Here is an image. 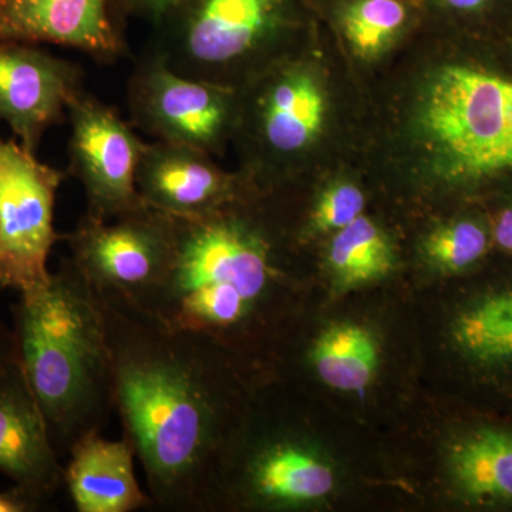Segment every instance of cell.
Here are the masks:
<instances>
[{"mask_svg": "<svg viewBox=\"0 0 512 512\" xmlns=\"http://www.w3.org/2000/svg\"><path fill=\"white\" fill-rule=\"evenodd\" d=\"M97 292L113 356L114 410L154 507L211 510L237 440L228 350L167 328L119 293Z\"/></svg>", "mask_w": 512, "mask_h": 512, "instance_id": "obj_1", "label": "cell"}, {"mask_svg": "<svg viewBox=\"0 0 512 512\" xmlns=\"http://www.w3.org/2000/svg\"><path fill=\"white\" fill-rule=\"evenodd\" d=\"M16 363L60 458L114 409L113 356L99 292L70 256L12 306Z\"/></svg>", "mask_w": 512, "mask_h": 512, "instance_id": "obj_2", "label": "cell"}, {"mask_svg": "<svg viewBox=\"0 0 512 512\" xmlns=\"http://www.w3.org/2000/svg\"><path fill=\"white\" fill-rule=\"evenodd\" d=\"M171 217L163 276L133 299L167 328L227 349L252 330L279 284L276 245L241 200L194 217Z\"/></svg>", "mask_w": 512, "mask_h": 512, "instance_id": "obj_3", "label": "cell"}, {"mask_svg": "<svg viewBox=\"0 0 512 512\" xmlns=\"http://www.w3.org/2000/svg\"><path fill=\"white\" fill-rule=\"evenodd\" d=\"M420 123L437 171L450 183L483 187L512 178V80L448 64L421 100Z\"/></svg>", "mask_w": 512, "mask_h": 512, "instance_id": "obj_4", "label": "cell"}, {"mask_svg": "<svg viewBox=\"0 0 512 512\" xmlns=\"http://www.w3.org/2000/svg\"><path fill=\"white\" fill-rule=\"evenodd\" d=\"M291 12L292 0H181L150 46L175 72L237 90L271 69Z\"/></svg>", "mask_w": 512, "mask_h": 512, "instance_id": "obj_5", "label": "cell"}, {"mask_svg": "<svg viewBox=\"0 0 512 512\" xmlns=\"http://www.w3.org/2000/svg\"><path fill=\"white\" fill-rule=\"evenodd\" d=\"M64 178L18 140H0V288L22 295L49 281L50 252L62 241L55 205Z\"/></svg>", "mask_w": 512, "mask_h": 512, "instance_id": "obj_6", "label": "cell"}, {"mask_svg": "<svg viewBox=\"0 0 512 512\" xmlns=\"http://www.w3.org/2000/svg\"><path fill=\"white\" fill-rule=\"evenodd\" d=\"M127 101L134 128L207 154L237 130L239 90L175 72L150 45L128 80Z\"/></svg>", "mask_w": 512, "mask_h": 512, "instance_id": "obj_7", "label": "cell"}, {"mask_svg": "<svg viewBox=\"0 0 512 512\" xmlns=\"http://www.w3.org/2000/svg\"><path fill=\"white\" fill-rule=\"evenodd\" d=\"M69 174L83 185L87 217L111 221L146 207L137 170L146 141L119 111L86 92L70 103Z\"/></svg>", "mask_w": 512, "mask_h": 512, "instance_id": "obj_8", "label": "cell"}, {"mask_svg": "<svg viewBox=\"0 0 512 512\" xmlns=\"http://www.w3.org/2000/svg\"><path fill=\"white\" fill-rule=\"evenodd\" d=\"M70 259L97 291L138 298L163 276L173 241L171 217L146 207L111 221L86 214L62 234Z\"/></svg>", "mask_w": 512, "mask_h": 512, "instance_id": "obj_9", "label": "cell"}, {"mask_svg": "<svg viewBox=\"0 0 512 512\" xmlns=\"http://www.w3.org/2000/svg\"><path fill=\"white\" fill-rule=\"evenodd\" d=\"M323 119L325 97L318 80L303 67L276 63L239 93L237 128L244 130L266 168L311 146Z\"/></svg>", "mask_w": 512, "mask_h": 512, "instance_id": "obj_10", "label": "cell"}, {"mask_svg": "<svg viewBox=\"0 0 512 512\" xmlns=\"http://www.w3.org/2000/svg\"><path fill=\"white\" fill-rule=\"evenodd\" d=\"M82 92L83 70L76 63L35 43L0 39V121L32 153Z\"/></svg>", "mask_w": 512, "mask_h": 512, "instance_id": "obj_11", "label": "cell"}, {"mask_svg": "<svg viewBox=\"0 0 512 512\" xmlns=\"http://www.w3.org/2000/svg\"><path fill=\"white\" fill-rule=\"evenodd\" d=\"M130 0H0V39L69 47L99 63L128 55Z\"/></svg>", "mask_w": 512, "mask_h": 512, "instance_id": "obj_12", "label": "cell"}, {"mask_svg": "<svg viewBox=\"0 0 512 512\" xmlns=\"http://www.w3.org/2000/svg\"><path fill=\"white\" fill-rule=\"evenodd\" d=\"M448 338L477 386L512 409V272L476 286L461 301Z\"/></svg>", "mask_w": 512, "mask_h": 512, "instance_id": "obj_13", "label": "cell"}, {"mask_svg": "<svg viewBox=\"0 0 512 512\" xmlns=\"http://www.w3.org/2000/svg\"><path fill=\"white\" fill-rule=\"evenodd\" d=\"M137 190L154 210L194 217L241 200L242 185L212 163L204 151L156 140L144 148Z\"/></svg>", "mask_w": 512, "mask_h": 512, "instance_id": "obj_14", "label": "cell"}, {"mask_svg": "<svg viewBox=\"0 0 512 512\" xmlns=\"http://www.w3.org/2000/svg\"><path fill=\"white\" fill-rule=\"evenodd\" d=\"M0 474L47 503L63 487L62 458L18 363L0 377Z\"/></svg>", "mask_w": 512, "mask_h": 512, "instance_id": "obj_15", "label": "cell"}, {"mask_svg": "<svg viewBox=\"0 0 512 512\" xmlns=\"http://www.w3.org/2000/svg\"><path fill=\"white\" fill-rule=\"evenodd\" d=\"M454 498L476 510H512V419L464 424L447 447Z\"/></svg>", "mask_w": 512, "mask_h": 512, "instance_id": "obj_16", "label": "cell"}, {"mask_svg": "<svg viewBox=\"0 0 512 512\" xmlns=\"http://www.w3.org/2000/svg\"><path fill=\"white\" fill-rule=\"evenodd\" d=\"M63 487L79 512H133L154 507L138 484L136 451L126 437L107 440L100 434L74 444L67 454Z\"/></svg>", "mask_w": 512, "mask_h": 512, "instance_id": "obj_17", "label": "cell"}, {"mask_svg": "<svg viewBox=\"0 0 512 512\" xmlns=\"http://www.w3.org/2000/svg\"><path fill=\"white\" fill-rule=\"evenodd\" d=\"M311 362L328 386L362 393L375 377L379 349L369 330L355 323H338L313 343Z\"/></svg>", "mask_w": 512, "mask_h": 512, "instance_id": "obj_18", "label": "cell"}, {"mask_svg": "<svg viewBox=\"0 0 512 512\" xmlns=\"http://www.w3.org/2000/svg\"><path fill=\"white\" fill-rule=\"evenodd\" d=\"M328 258L330 271L340 289L379 281L393 268L392 245L382 229L365 215L336 231Z\"/></svg>", "mask_w": 512, "mask_h": 512, "instance_id": "obj_19", "label": "cell"}, {"mask_svg": "<svg viewBox=\"0 0 512 512\" xmlns=\"http://www.w3.org/2000/svg\"><path fill=\"white\" fill-rule=\"evenodd\" d=\"M493 247L491 231L476 217L460 218L431 232L424 252L443 274L460 275L473 271Z\"/></svg>", "mask_w": 512, "mask_h": 512, "instance_id": "obj_20", "label": "cell"}, {"mask_svg": "<svg viewBox=\"0 0 512 512\" xmlns=\"http://www.w3.org/2000/svg\"><path fill=\"white\" fill-rule=\"evenodd\" d=\"M407 18L400 0H357L343 16V33L357 56L375 57Z\"/></svg>", "mask_w": 512, "mask_h": 512, "instance_id": "obj_21", "label": "cell"}, {"mask_svg": "<svg viewBox=\"0 0 512 512\" xmlns=\"http://www.w3.org/2000/svg\"><path fill=\"white\" fill-rule=\"evenodd\" d=\"M365 195L352 184H338L323 192L312 212L316 231H339L357 220L365 210Z\"/></svg>", "mask_w": 512, "mask_h": 512, "instance_id": "obj_22", "label": "cell"}, {"mask_svg": "<svg viewBox=\"0 0 512 512\" xmlns=\"http://www.w3.org/2000/svg\"><path fill=\"white\" fill-rule=\"evenodd\" d=\"M47 505V501L19 485L0 491V512H37L45 510Z\"/></svg>", "mask_w": 512, "mask_h": 512, "instance_id": "obj_23", "label": "cell"}, {"mask_svg": "<svg viewBox=\"0 0 512 512\" xmlns=\"http://www.w3.org/2000/svg\"><path fill=\"white\" fill-rule=\"evenodd\" d=\"M180 2L181 0H130L131 18L143 20L154 29Z\"/></svg>", "mask_w": 512, "mask_h": 512, "instance_id": "obj_24", "label": "cell"}, {"mask_svg": "<svg viewBox=\"0 0 512 512\" xmlns=\"http://www.w3.org/2000/svg\"><path fill=\"white\" fill-rule=\"evenodd\" d=\"M490 231L493 245L512 256V202L497 211Z\"/></svg>", "mask_w": 512, "mask_h": 512, "instance_id": "obj_25", "label": "cell"}, {"mask_svg": "<svg viewBox=\"0 0 512 512\" xmlns=\"http://www.w3.org/2000/svg\"><path fill=\"white\" fill-rule=\"evenodd\" d=\"M13 365H16V349L12 328L0 318V377Z\"/></svg>", "mask_w": 512, "mask_h": 512, "instance_id": "obj_26", "label": "cell"}, {"mask_svg": "<svg viewBox=\"0 0 512 512\" xmlns=\"http://www.w3.org/2000/svg\"><path fill=\"white\" fill-rule=\"evenodd\" d=\"M443 2L458 10H476L481 8L487 0H443Z\"/></svg>", "mask_w": 512, "mask_h": 512, "instance_id": "obj_27", "label": "cell"}]
</instances>
